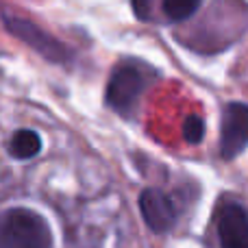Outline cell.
Returning a JSON list of instances; mask_svg holds the SVG:
<instances>
[{
	"label": "cell",
	"mask_w": 248,
	"mask_h": 248,
	"mask_svg": "<svg viewBox=\"0 0 248 248\" xmlns=\"http://www.w3.org/2000/svg\"><path fill=\"white\" fill-rule=\"evenodd\" d=\"M183 137L187 144H201L205 137V122L198 116H189L183 124Z\"/></svg>",
	"instance_id": "cell-9"
},
{
	"label": "cell",
	"mask_w": 248,
	"mask_h": 248,
	"mask_svg": "<svg viewBox=\"0 0 248 248\" xmlns=\"http://www.w3.org/2000/svg\"><path fill=\"white\" fill-rule=\"evenodd\" d=\"M0 248H52L50 227L33 209H7L0 227Z\"/></svg>",
	"instance_id": "cell-1"
},
{
	"label": "cell",
	"mask_w": 248,
	"mask_h": 248,
	"mask_svg": "<svg viewBox=\"0 0 248 248\" xmlns=\"http://www.w3.org/2000/svg\"><path fill=\"white\" fill-rule=\"evenodd\" d=\"M248 146V105L231 103L224 109L220 131V155L227 161L240 157Z\"/></svg>",
	"instance_id": "cell-4"
},
{
	"label": "cell",
	"mask_w": 248,
	"mask_h": 248,
	"mask_svg": "<svg viewBox=\"0 0 248 248\" xmlns=\"http://www.w3.org/2000/svg\"><path fill=\"white\" fill-rule=\"evenodd\" d=\"M218 240L222 248H248V214L244 207L229 202L218 216Z\"/></svg>",
	"instance_id": "cell-6"
},
{
	"label": "cell",
	"mask_w": 248,
	"mask_h": 248,
	"mask_svg": "<svg viewBox=\"0 0 248 248\" xmlns=\"http://www.w3.org/2000/svg\"><path fill=\"white\" fill-rule=\"evenodd\" d=\"M140 211L150 231L168 233L176 222V209L161 189L148 187L140 194Z\"/></svg>",
	"instance_id": "cell-5"
},
{
	"label": "cell",
	"mask_w": 248,
	"mask_h": 248,
	"mask_svg": "<svg viewBox=\"0 0 248 248\" xmlns=\"http://www.w3.org/2000/svg\"><path fill=\"white\" fill-rule=\"evenodd\" d=\"M4 29L11 35H16L20 42H24L26 46H31L35 52L44 57V59L52 61V63H65L70 59V50L55 39L52 35H48L46 31H42L37 24H33L31 20L22 16H13V13L4 11Z\"/></svg>",
	"instance_id": "cell-3"
},
{
	"label": "cell",
	"mask_w": 248,
	"mask_h": 248,
	"mask_svg": "<svg viewBox=\"0 0 248 248\" xmlns=\"http://www.w3.org/2000/svg\"><path fill=\"white\" fill-rule=\"evenodd\" d=\"M146 90V77L137 65L120 63L113 68L107 83L105 100L118 113H131L135 109L137 100L141 98Z\"/></svg>",
	"instance_id": "cell-2"
},
{
	"label": "cell",
	"mask_w": 248,
	"mask_h": 248,
	"mask_svg": "<svg viewBox=\"0 0 248 248\" xmlns=\"http://www.w3.org/2000/svg\"><path fill=\"white\" fill-rule=\"evenodd\" d=\"M42 150V137L37 135L31 128H20L11 135V141H9V155L13 159H20V161H26V159H33L35 155H39Z\"/></svg>",
	"instance_id": "cell-7"
},
{
	"label": "cell",
	"mask_w": 248,
	"mask_h": 248,
	"mask_svg": "<svg viewBox=\"0 0 248 248\" xmlns=\"http://www.w3.org/2000/svg\"><path fill=\"white\" fill-rule=\"evenodd\" d=\"M202 0H161V13L170 22H183L198 11Z\"/></svg>",
	"instance_id": "cell-8"
}]
</instances>
